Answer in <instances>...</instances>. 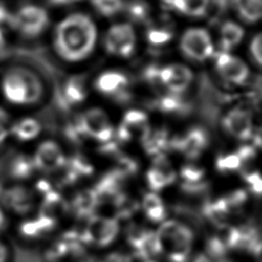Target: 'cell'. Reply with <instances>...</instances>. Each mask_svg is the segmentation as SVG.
<instances>
[{
    "instance_id": "cell-1",
    "label": "cell",
    "mask_w": 262,
    "mask_h": 262,
    "mask_svg": "<svg viewBox=\"0 0 262 262\" xmlns=\"http://www.w3.org/2000/svg\"><path fill=\"white\" fill-rule=\"evenodd\" d=\"M96 35L95 25L88 15L71 14L64 17L55 29L54 51L63 61L80 62L92 53Z\"/></svg>"
},
{
    "instance_id": "cell-2",
    "label": "cell",
    "mask_w": 262,
    "mask_h": 262,
    "mask_svg": "<svg viewBox=\"0 0 262 262\" xmlns=\"http://www.w3.org/2000/svg\"><path fill=\"white\" fill-rule=\"evenodd\" d=\"M0 94L6 103L17 108L38 105L46 94L40 76L25 67H11L0 77Z\"/></svg>"
},
{
    "instance_id": "cell-3",
    "label": "cell",
    "mask_w": 262,
    "mask_h": 262,
    "mask_svg": "<svg viewBox=\"0 0 262 262\" xmlns=\"http://www.w3.org/2000/svg\"><path fill=\"white\" fill-rule=\"evenodd\" d=\"M193 238V232L187 225L176 220L164 221L155 232L157 255L168 262H188Z\"/></svg>"
},
{
    "instance_id": "cell-4",
    "label": "cell",
    "mask_w": 262,
    "mask_h": 262,
    "mask_svg": "<svg viewBox=\"0 0 262 262\" xmlns=\"http://www.w3.org/2000/svg\"><path fill=\"white\" fill-rule=\"evenodd\" d=\"M183 55L194 61H205L213 54V44L209 33L201 28L187 30L180 41Z\"/></svg>"
},
{
    "instance_id": "cell-5",
    "label": "cell",
    "mask_w": 262,
    "mask_h": 262,
    "mask_svg": "<svg viewBox=\"0 0 262 262\" xmlns=\"http://www.w3.org/2000/svg\"><path fill=\"white\" fill-rule=\"evenodd\" d=\"M128 85L129 80L127 76L119 71L103 72L94 82V88L97 92L120 103L128 102L131 99Z\"/></svg>"
},
{
    "instance_id": "cell-6",
    "label": "cell",
    "mask_w": 262,
    "mask_h": 262,
    "mask_svg": "<svg viewBox=\"0 0 262 262\" xmlns=\"http://www.w3.org/2000/svg\"><path fill=\"white\" fill-rule=\"evenodd\" d=\"M14 27L26 37L34 38L39 36L48 24L46 11L36 5L23 6L12 18Z\"/></svg>"
},
{
    "instance_id": "cell-7",
    "label": "cell",
    "mask_w": 262,
    "mask_h": 262,
    "mask_svg": "<svg viewBox=\"0 0 262 262\" xmlns=\"http://www.w3.org/2000/svg\"><path fill=\"white\" fill-rule=\"evenodd\" d=\"M135 33L129 24H117L110 28L105 35V50L114 55L129 57L135 48Z\"/></svg>"
},
{
    "instance_id": "cell-8",
    "label": "cell",
    "mask_w": 262,
    "mask_h": 262,
    "mask_svg": "<svg viewBox=\"0 0 262 262\" xmlns=\"http://www.w3.org/2000/svg\"><path fill=\"white\" fill-rule=\"evenodd\" d=\"M209 144V136L203 127H192L185 134L173 137L170 140L169 148L181 152L189 160L198 159Z\"/></svg>"
},
{
    "instance_id": "cell-9",
    "label": "cell",
    "mask_w": 262,
    "mask_h": 262,
    "mask_svg": "<svg viewBox=\"0 0 262 262\" xmlns=\"http://www.w3.org/2000/svg\"><path fill=\"white\" fill-rule=\"evenodd\" d=\"M215 67L219 76L225 81L243 85L249 78V68L238 57H235L228 52L220 51L215 55Z\"/></svg>"
},
{
    "instance_id": "cell-10",
    "label": "cell",
    "mask_w": 262,
    "mask_h": 262,
    "mask_svg": "<svg viewBox=\"0 0 262 262\" xmlns=\"http://www.w3.org/2000/svg\"><path fill=\"white\" fill-rule=\"evenodd\" d=\"M119 233V223L114 218L93 217L86 228L85 236L88 243L97 247L111 245Z\"/></svg>"
},
{
    "instance_id": "cell-11",
    "label": "cell",
    "mask_w": 262,
    "mask_h": 262,
    "mask_svg": "<svg viewBox=\"0 0 262 262\" xmlns=\"http://www.w3.org/2000/svg\"><path fill=\"white\" fill-rule=\"evenodd\" d=\"M148 119L146 114L140 110H130L128 111L117 131V136L120 142H129L133 139H141L149 130Z\"/></svg>"
},
{
    "instance_id": "cell-12",
    "label": "cell",
    "mask_w": 262,
    "mask_h": 262,
    "mask_svg": "<svg viewBox=\"0 0 262 262\" xmlns=\"http://www.w3.org/2000/svg\"><path fill=\"white\" fill-rule=\"evenodd\" d=\"M227 134L238 140H248L253 136V120L249 111L244 108L230 110L221 121Z\"/></svg>"
},
{
    "instance_id": "cell-13",
    "label": "cell",
    "mask_w": 262,
    "mask_h": 262,
    "mask_svg": "<svg viewBox=\"0 0 262 262\" xmlns=\"http://www.w3.org/2000/svg\"><path fill=\"white\" fill-rule=\"evenodd\" d=\"M192 80V72L183 64L173 63L160 68L159 71L160 84L172 93L181 94L189 87Z\"/></svg>"
},
{
    "instance_id": "cell-14",
    "label": "cell",
    "mask_w": 262,
    "mask_h": 262,
    "mask_svg": "<svg viewBox=\"0 0 262 262\" xmlns=\"http://www.w3.org/2000/svg\"><path fill=\"white\" fill-rule=\"evenodd\" d=\"M175 179L176 173L167 157L164 154L155 156L152 165L146 172V182L148 187L154 192H158L172 184Z\"/></svg>"
},
{
    "instance_id": "cell-15",
    "label": "cell",
    "mask_w": 262,
    "mask_h": 262,
    "mask_svg": "<svg viewBox=\"0 0 262 262\" xmlns=\"http://www.w3.org/2000/svg\"><path fill=\"white\" fill-rule=\"evenodd\" d=\"M83 129L94 139L106 143L114 135V128L106 114L100 108L89 110L83 117Z\"/></svg>"
},
{
    "instance_id": "cell-16",
    "label": "cell",
    "mask_w": 262,
    "mask_h": 262,
    "mask_svg": "<svg viewBox=\"0 0 262 262\" xmlns=\"http://www.w3.org/2000/svg\"><path fill=\"white\" fill-rule=\"evenodd\" d=\"M127 242L134 252V255L145 261L157 256L155 232L147 228L131 226L127 231Z\"/></svg>"
},
{
    "instance_id": "cell-17",
    "label": "cell",
    "mask_w": 262,
    "mask_h": 262,
    "mask_svg": "<svg viewBox=\"0 0 262 262\" xmlns=\"http://www.w3.org/2000/svg\"><path fill=\"white\" fill-rule=\"evenodd\" d=\"M170 140L171 138L166 129L149 128V130L147 131V133L144 135L140 142L147 155L157 156L163 154L164 150L169 148Z\"/></svg>"
},
{
    "instance_id": "cell-18",
    "label": "cell",
    "mask_w": 262,
    "mask_h": 262,
    "mask_svg": "<svg viewBox=\"0 0 262 262\" xmlns=\"http://www.w3.org/2000/svg\"><path fill=\"white\" fill-rule=\"evenodd\" d=\"M155 106L168 114L186 115L191 111V104L189 101L183 99L180 94L172 92L161 95L157 100H155Z\"/></svg>"
},
{
    "instance_id": "cell-19",
    "label": "cell",
    "mask_w": 262,
    "mask_h": 262,
    "mask_svg": "<svg viewBox=\"0 0 262 262\" xmlns=\"http://www.w3.org/2000/svg\"><path fill=\"white\" fill-rule=\"evenodd\" d=\"M170 8L191 17L204 16L208 12L210 0H162Z\"/></svg>"
},
{
    "instance_id": "cell-20",
    "label": "cell",
    "mask_w": 262,
    "mask_h": 262,
    "mask_svg": "<svg viewBox=\"0 0 262 262\" xmlns=\"http://www.w3.org/2000/svg\"><path fill=\"white\" fill-rule=\"evenodd\" d=\"M142 210L146 218L154 223H161L166 218V208L162 199L154 191L147 192L142 199Z\"/></svg>"
},
{
    "instance_id": "cell-21",
    "label": "cell",
    "mask_w": 262,
    "mask_h": 262,
    "mask_svg": "<svg viewBox=\"0 0 262 262\" xmlns=\"http://www.w3.org/2000/svg\"><path fill=\"white\" fill-rule=\"evenodd\" d=\"M231 3L245 21L253 24L262 18V0H231Z\"/></svg>"
},
{
    "instance_id": "cell-22",
    "label": "cell",
    "mask_w": 262,
    "mask_h": 262,
    "mask_svg": "<svg viewBox=\"0 0 262 262\" xmlns=\"http://www.w3.org/2000/svg\"><path fill=\"white\" fill-rule=\"evenodd\" d=\"M244 37V30L238 25L227 21L221 27V39L220 45L223 52H228L234 48L242 41Z\"/></svg>"
},
{
    "instance_id": "cell-23",
    "label": "cell",
    "mask_w": 262,
    "mask_h": 262,
    "mask_svg": "<svg viewBox=\"0 0 262 262\" xmlns=\"http://www.w3.org/2000/svg\"><path fill=\"white\" fill-rule=\"evenodd\" d=\"M228 248L220 235H214L208 239L206 246V256L210 260L215 262L224 260Z\"/></svg>"
},
{
    "instance_id": "cell-24",
    "label": "cell",
    "mask_w": 262,
    "mask_h": 262,
    "mask_svg": "<svg viewBox=\"0 0 262 262\" xmlns=\"http://www.w3.org/2000/svg\"><path fill=\"white\" fill-rule=\"evenodd\" d=\"M216 169L221 173H229L236 170H242L243 164L236 150L231 154L220 155L216 160Z\"/></svg>"
},
{
    "instance_id": "cell-25",
    "label": "cell",
    "mask_w": 262,
    "mask_h": 262,
    "mask_svg": "<svg viewBox=\"0 0 262 262\" xmlns=\"http://www.w3.org/2000/svg\"><path fill=\"white\" fill-rule=\"evenodd\" d=\"M91 4L104 16H113L124 7L123 0H91Z\"/></svg>"
},
{
    "instance_id": "cell-26",
    "label": "cell",
    "mask_w": 262,
    "mask_h": 262,
    "mask_svg": "<svg viewBox=\"0 0 262 262\" xmlns=\"http://www.w3.org/2000/svg\"><path fill=\"white\" fill-rule=\"evenodd\" d=\"M205 171L203 168L194 165H185L180 170V177L184 184H198L203 182Z\"/></svg>"
},
{
    "instance_id": "cell-27",
    "label": "cell",
    "mask_w": 262,
    "mask_h": 262,
    "mask_svg": "<svg viewBox=\"0 0 262 262\" xmlns=\"http://www.w3.org/2000/svg\"><path fill=\"white\" fill-rule=\"evenodd\" d=\"M173 37L172 32L168 28H149L146 32L147 41L152 45H163L168 43Z\"/></svg>"
},
{
    "instance_id": "cell-28",
    "label": "cell",
    "mask_w": 262,
    "mask_h": 262,
    "mask_svg": "<svg viewBox=\"0 0 262 262\" xmlns=\"http://www.w3.org/2000/svg\"><path fill=\"white\" fill-rule=\"evenodd\" d=\"M127 12L129 16L135 21L145 20L148 14V7L144 1L135 0L127 5Z\"/></svg>"
},
{
    "instance_id": "cell-29",
    "label": "cell",
    "mask_w": 262,
    "mask_h": 262,
    "mask_svg": "<svg viewBox=\"0 0 262 262\" xmlns=\"http://www.w3.org/2000/svg\"><path fill=\"white\" fill-rule=\"evenodd\" d=\"M244 180L254 194L262 196V174L260 172L254 170L245 172Z\"/></svg>"
},
{
    "instance_id": "cell-30",
    "label": "cell",
    "mask_w": 262,
    "mask_h": 262,
    "mask_svg": "<svg viewBox=\"0 0 262 262\" xmlns=\"http://www.w3.org/2000/svg\"><path fill=\"white\" fill-rule=\"evenodd\" d=\"M224 201L226 202L230 212L237 211L243 207L247 200V192L244 189H237L229 192L225 196H223Z\"/></svg>"
},
{
    "instance_id": "cell-31",
    "label": "cell",
    "mask_w": 262,
    "mask_h": 262,
    "mask_svg": "<svg viewBox=\"0 0 262 262\" xmlns=\"http://www.w3.org/2000/svg\"><path fill=\"white\" fill-rule=\"evenodd\" d=\"M250 53L253 60L262 68V33L255 36L250 44Z\"/></svg>"
},
{
    "instance_id": "cell-32",
    "label": "cell",
    "mask_w": 262,
    "mask_h": 262,
    "mask_svg": "<svg viewBox=\"0 0 262 262\" xmlns=\"http://www.w3.org/2000/svg\"><path fill=\"white\" fill-rule=\"evenodd\" d=\"M100 262H132V259L126 254L115 252L106 255Z\"/></svg>"
},
{
    "instance_id": "cell-33",
    "label": "cell",
    "mask_w": 262,
    "mask_h": 262,
    "mask_svg": "<svg viewBox=\"0 0 262 262\" xmlns=\"http://www.w3.org/2000/svg\"><path fill=\"white\" fill-rule=\"evenodd\" d=\"M9 248L2 239H0V262H7L9 260Z\"/></svg>"
},
{
    "instance_id": "cell-34",
    "label": "cell",
    "mask_w": 262,
    "mask_h": 262,
    "mask_svg": "<svg viewBox=\"0 0 262 262\" xmlns=\"http://www.w3.org/2000/svg\"><path fill=\"white\" fill-rule=\"evenodd\" d=\"M252 254L254 255V257H255L257 262H262V238L258 243V245L255 247V249L253 250Z\"/></svg>"
},
{
    "instance_id": "cell-35",
    "label": "cell",
    "mask_w": 262,
    "mask_h": 262,
    "mask_svg": "<svg viewBox=\"0 0 262 262\" xmlns=\"http://www.w3.org/2000/svg\"><path fill=\"white\" fill-rule=\"evenodd\" d=\"M48 2H50L51 4L54 5H63V4H69V3H73L79 0H47Z\"/></svg>"
},
{
    "instance_id": "cell-36",
    "label": "cell",
    "mask_w": 262,
    "mask_h": 262,
    "mask_svg": "<svg viewBox=\"0 0 262 262\" xmlns=\"http://www.w3.org/2000/svg\"><path fill=\"white\" fill-rule=\"evenodd\" d=\"M145 262H156V261H152V260H148V261H145Z\"/></svg>"
},
{
    "instance_id": "cell-37",
    "label": "cell",
    "mask_w": 262,
    "mask_h": 262,
    "mask_svg": "<svg viewBox=\"0 0 262 262\" xmlns=\"http://www.w3.org/2000/svg\"><path fill=\"white\" fill-rule=\"evenodd\" d=\"M218 262H227V261H225V260H222V261H218Z\"/></svg>"
}]
</instances>
